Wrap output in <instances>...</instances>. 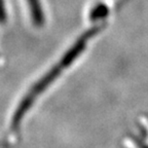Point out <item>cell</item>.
Wrapping results in <instances>:
<instances>
[{
  "label": "cell",
  "instance_id": "1",
  "mask_svg": "<svg viewBox=\"0 0 148 148\" xmlns=\"http://www.w3.org/2000/svg\"><path fill=\"white\" fill-rule=\"evenodd\" d=\"M28 4L30 7L34 23L38 26H41L43 23V14H42V9L40 8L39 1L38 0H28Z\"/></svg>",
  "mask_w": 148,
  "mask_h": 148
}]
</instances>
